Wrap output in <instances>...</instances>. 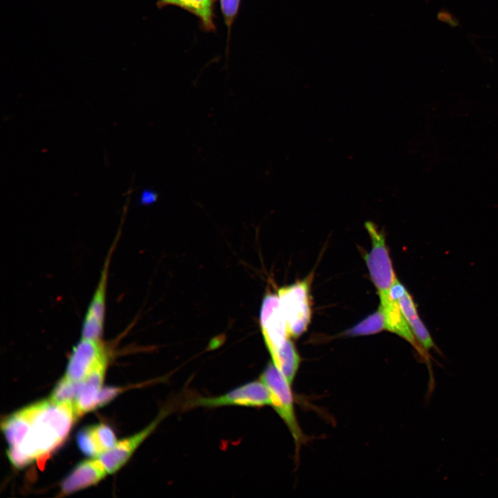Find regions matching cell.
Listing matches in <instances>:
<instances>
[{"label": "cell", "mask_w": 498, "mask_h": 498, "mask_svg": "<svg viewBox=\"0 0 498 498\" xmlns=\"http://www.w3.org/2000/svg\"><path fill=\"white\" fill-rule=\"evenodd\" d=\"M77 418L73 402L57 403L50 398L6 417L1 430L12 464L21 468L51 453L66 439Z\"/></svg>", "instance_id": "cell-1"}, {"label": "cell", "mask_w": 498, "mask_h": 498, "mask_svg": "<svg viewBox=\"0 0 498 498\" xmlns=\"http://www.w3.org/2000/svg\"><path fill=\"white\" fill-rule=\"evenodd\" d=\"M259 380L267 387L271 398L270 406L286 425L299 450L305 441V436L296 418L291 385L272 361L261 372Z\"/></svg>", "instance_id": "cell-2"}, {"label": "cell", "mask_w": 498, "mask_h": 498, "mask_svg": "<svg viewBox=\"0 0 498 498\" xmlns=\"http://www.w3.org/2000/svg\"><path fill=\"white\" fill-rule=\"evenodd\" d=\"M271 398L267 387L259 380H252L216 396H198L190 399L185 409L215 408L225 406L261 407L270 406Z\"/></svg>", "instance_id": "cell-3"}, {"label": "cell", "mask_w": 498, "mask_h": 498, "mask_svg": "<svg viewBox=\"0 0 498 498\" xmlns=\"http://www.w3.org/2000/svg\"><path fill=\"white\" fill-rule=\"evenodd\" d=\"M310 281L307 278L278 290L280 306L290 337L297 338L307 329L311 320Z\"/></svg>", "instance_id": "cell-4"}, {"label": "cell", "mask_w": 498, "mask_h": 498, "mask_svg": "<svg viewBox=\"0 0 498 498\" xmlns=\"http://www.w3.org/2000/svg\"><path fill=\"white\" fill-rule=\"evenodd\" d=\"M365 228L371 240V249L365 257L369 273L380 298L388 297L397 278L386 246L385 236L372 222H366Z\"/></svg>", "instance_id": "cell-5"}, {"label": "cell", "mask_w": 498, "mask_h": 498, "mask_svg": "<svg viewBox=\"0 0 498 498\" xmlns=\"http://www.w3.org/2000/svg\"><path fill=\"white\" fill-rule=\"evenodd\" d=\"M107 356L109 349L102 339L82 337L72 350L64 376L81 382Z\"/></svg>", "instance_id": "cell-6"}, {"label": "cell", "mask_w": 498, "mask_h": 498, "mask_svg": "<svg viewBox=\"0 0 498 498\" xmlns=\"http://www.w3.org/2000/svg\"><path fill=\"white\" fill-rule=\"evenodd\" d=\"M259 320L266 346L270 354H272L290 337L278 295L268 293L265 295Z\"/></svg>", "instance_id": "cell-7"}, {"label": "cell", "mask_w": 498, "mask_h": 498, "mask_svg": "<svg viewBox=\"0 0 498 498\" xmlns=\"http://www.w3.org/2000/svg\"><path fill=\"white\" fill-rule=\"evenodd\" d=\"M113 246L106 257L99 282L83 319L81 331L82 338H102L106 315V295L109 269Z\"/></svg>", "instance_id": "cell-8"}, {"label": "cell", "mask_w": 498, "mask_h": 498, "mask_svg": "<svg viewBox=\"0 0 498 498\" xmlns=\"http://www.w3.org/2000/svg\"><path fill=\"white\" fill-rule=\"evenodd\" d=\"M169 409H164L149 425L141 431L118 441L109 450L97 458L101 461L108 474L118 470L131 456L139 445L152 433L161 421L168 414Z\"/></svg>", "instance_id": "cell-9"}, {"label": "cell", "mask_w": 498, "mask_h": 498, "mask_svg": "<svg viewBox=\"0 0 498 498\" xmlns=\"http://www.w3.org/2000/svg\"><path fill=\"white\" fill-rule=\"evenodd\" d=\"M109 356L102 359L91 373L81 382L80 387L73 401L77 416L98 407L100 393L102 389Z\"/></svg>", "instance_id": "cell-10"}, {"label": "cell", "mask_w": 498, "mask_h": 498, "mask_svg": "<svg viewBox=\"0 0 498 498\" xmlns=\"http://www.w3.org/2000/svg\"><path fill=\"white\" fill-rule=\"evenodd\" d=\"M390 295L398 300L402 312L421 347L426 351L432 349L434 342L418 317L413 299L398 279L390 290Z\"/></svg>", "instance_id": "cell-11"}, {"label": "cell", "mask_w": 498, "mask_h": 498, "mask_svg": "<svg viewBox=\"0 0 498 498\" xmlns=\"http://www.w3.org/2000/svg\"><path fill=\"white\" fill-rule=\"evenodd\" d=\"M107 474L106 469L98 458L83 461L62 481L61 492L68 495L88 488L98 483Z\"/></svg>", "instance_id": "cell-12"}, {"label": "cell", "mask_w": 498, "mask_h": 498, "mask_svg": "<svg viewBox=\"0 0 498 498\" xmlns=\"http://www.w3.org/2000/svg\"><path fill=\"white\" fill-rule=\"evenodd\" d=\"M380 301L379 307L385 316V329L405 339L423 355V350L418 347L415 335L402 312L398 300L390 295L380 298Z\"/></svg>", "instance_id": "cell-13"}, {"label": "cell", "mask_w": 498, "mask_h": 498, "mask_svg": "<svg viewBox=\"0 0 498 498\" xmlns=\"http://www.w3.org/2000/svg\"><path fill=\"white\" fill-rule=\"evenodd\" d=\"M270 356L273 363L292 385L300 363L299 356L293 342L288 339Z\"/></svg>", "instance_id": "cell-14"}, {"label": "cell", "mask_w": 498, "mask_h": 498, "mask_svg": "<svg viewBox=\"0 0 498 498\" xmlns=\"http://www.w3.org/2000/svg\"><path fill=\"white\" fill-rule=\"evenodd\" d=\"M158 6L173 5L181 7L199 17L208 29L214 28L212 0H158Z\"/></svg>", "instance_id": "cell-15"}, {"label": "cell", "mask_w": 498, "mask_h": 498, "mask_svg": "<svg viewBox=\"0 0 498 498\" xmlns=\"http://www.w3.org/2000/svg\"><path fill=\"white\" fill-rule=\"evenodd\" d=\"M385 329V320L384 314L379 307L374 313L348 329L344 335L348 336H358L374 334Z\"/></svg>", "instance_id": "cell-16"}, {"label": "cell", "mask_w": 498, "mask_h": 498, "mask_svg": "<svg viewBox=\"0 0 498 498\" xmlns=\"http://www.w3.org/2000/svg\"><path fill=\"white\" fill-rule=\"evenodd\" d=\"M81 382H75L65 376L62 377L55 385L49 398L57 403L73 402L80 389Z\"/></svg>", "instance_id": "cell-17"}, {"label": "cell", "mask_w": 498, "mask_h": 498, "mask_svg": "<svg viewBox=\"0 0 498 498\" xmlns=\"http://www.w3.org/2000/svg\"><path fill=\"white\" fill-rule=\"evenodd\" d=\"M77 445L80 450L91 457H98L102 452L95 439L91 427L80 431L77 435Z\"/></svg>", "instance_id": "cell-18"}, {"label": "cell", "mask_w": 498, "mask_h": 498, "mask_svg": "<svg viewBox=\"0 0 498 498\" xmlns=\"http://www.w3.org/2000/svg\"><path fill=\"white\" fill-rule=\"evenodd\" d=\"M91 429L102 454L111 449L118 442L113 431L109 426L98 424L91 426Z\"/></svg>", "instance_id": "cell-19"}, {"label": "cell", "mask_w": 498, "mask_h": 498, "mask_svg": "<svg viewBox=\"0 0 498 498\" xmlns=\"http://www.w3.org/2000/svg\"><path fill=\"white\" fill-rule=\"evenodd\" d=\"M241 0H220L225 23L230 26L237 13Z\"/></svg>", "instance_id": "cell-20"}, {"label": "cell", "mask_w": 498, "mask_h": 498, "mask_svg": "<svg viewBox=\"0 0 498 498\" xmlns=\"http://www.w3.org/2000/svg\"><path fill=\"white\" fill-rule=\"evenodd\" d=\"M159 197L158 193L154 189L149 187L143 188L137 200V205H151L156 203Z\"/></svg>", "instance_id": "cell-21"}, {"label": "cell", "mask_w": 498, "mask_h": 498, "mask_svg": "<svg viewBox=\"0 0 498 498\" xmlns=\"http://www.w3.org/2000/svg\"><path fill=\"white\" fill-rule=\"evenodd\" d=\"M121 391L118 387H102L98 403V407L102 406L113 399L116 395Z\"/></svg>", "instance_id": "cell-22"}, {"label": "cell", "mask_w": 498, "mask_h": 498, "mask_svg": "<svg viewBox=\"0 0 498 498\" xmlns=\"http://www.w3.org/2000/svg\"><path fill=\"white\" fill-rule=\"evenodd\" d=\"M438 19L451 26H457L459 21L449 12L441 10L438 14Z\"/></svg>", "instance_id": "cell-23"}]
</instances>
